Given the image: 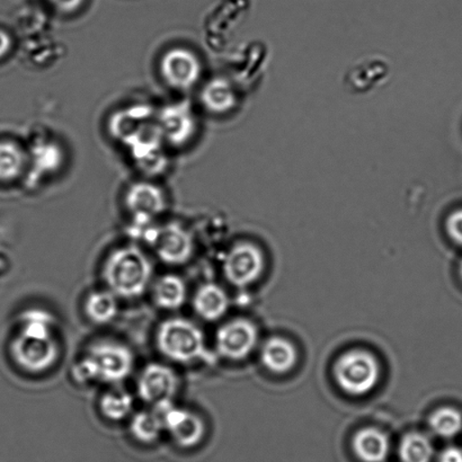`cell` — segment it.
<instances>
[{
	"mask_svg": "<svg viewBox=\"0 0 462 462\" xmlns=\"http://www.w3.org/2000/svg\"><path fill=\"white\" fill-rule=\"evenodd\" d=\"M352 448L356 458L362 462H384L388 458L391 443L386 434L378 429L366 428L353 438Z\"/></svg>",
	"mask_w": 462,
	"mask_h": 462,
	"instance_id": "15",
	"label": "cell"
},
{
	"mask_svg": "<svg viewBox=\"0 0 462 462\" xmlns=\"http://www.w3.org/2000/svg\"><path fill=\"white\" fill-rule=\"evenodd\" d=\"M50 3H52L54 6L61 9V11L70 12L74 11L77 7L80 6V4L84 2V0H49Z\"/></svg>",
	"mask_w": 462,
	"mask_h": 462,
	"instance_id": "28",
	"label": "cell"
},
{
	"mask_svg": "<svg viewBox=\"0 0 462 462\" xmlns=\"http://www.w3.org/2000/svg\"><path fill=\"white\" fill-rule=\"evenodd\" d=\"M264 267V260L256 246L252 244H237L225 258L224 272L230 283L237 287L255 282Z\"/></svg>",
	"mask_w": 462,
	"mask_h": 462,
	"instance_id": "9",
	"label": "cell"
},
{
	"mask_svg": "<svg viewBox=\"0 0 462 462\" xmlns=\"http://www.w3.org/2000/svg\"><path fill=\"white\" fill-rule=\"evenodd\" d=\"M430 428L439 437L454 438L462 430V415L452 407H442L430 418Z\"/></svg>",
	"mask_w": 462,
	"mask_h": 462,
	"instance_id": "24",
	"label": "cell"
},
{
	"mask_svg": "<svg viewBox=\"0 0 462 462\" xmlns=\"http://www.w3.org/2000/svg\"><path fill=\"white\" fill-rule=\"evenodd\" d=\"M152 273L151 260L135 246L116 249L103 265V279L117 298L142 297L152 282Z\"/></svg>",
	"mask_w": 462,
	"mask_h": 462,
	"instance_id": "3",
	"label": "cell"
},
{
	"mask_svg": "<svg viewBox=\"0 0 462 462\" xmlns=\"http://www.w3.org/2000/svg\"><path fill=\"white\" fill-rule=\"evenodd\" d=\"M446 229L450 238L462 246V209L456 210L448 217Z\"/></svg>",
	"mask_w": 462,
	"mask_h": 462,
	"instance_id": "26",
	"label": "cell"
},
{
	"mask_svg": "<svg viewBox=\"0 0 462 462\" xmlns=\"http://www.w3.org/2000/svg\"><path fill=\"white\" fill-rule=\"evenodd\" d=\"M99 411L104 418L112 422H120L133 413L134 398L122 389H115V391L104 393L101 397Z\"/></svg>",
	"mask_w": 462,
	"mask_h": 462,
	"instance_id": "21",
	"label": "cell"
},
{
	"mask_svg": "<svg viewBox=\"0 0 462 462\" xmlns=\"http://www.w3.org/2000/svg\"><path fill=\"white\" fill-rule=\"evenodd\" d=\"M153 409L161 414L165 431L170 433L176 445L184 449L200 445L206 436V424L200 416L176 407L171 402L153 406Z\"/></svg>",
	"mask_w": 462,
	"mask_h": 462,
	"instance_id": "6",
	"label": "cell"
},
{
	"mask_svg": "<svg viewBox=\"0 0 462 462\" xmlns=\"http://www.w3.org/2000/svg\"><path fill=\"white\" fill-rule=\"evenodd\" d=\"M180 379L169 365L149 364L140 373L137 392L142 401L157 406L171 402L179 392Z\"/></svg>",
	"mask_w": 462,
	"mask_h": 462,
	"instance_id": "7",
	"label": "cell"
},
{
	"mask_svg": "<svg viewBox=\"0 0 462 462\" xmlns=\"http://www.w3.org/2000/svg\"><path fill=\"white\" fill-rule=\"evenodd\" d=\"M434 449L431 441L423 434H406L401 442L400 458L402 462H431Z\"/></svg>",
	"mask_w": 462,
	"mask_h": 462,
	"instance_id": "22",
	"label": "cell"
},
{
	"mask_svg": "<svg viewBox=\"0 0 462 462\" xmlns=\"http://www.w3.org/2000/svg\"><path fill=\"white\" fill-rule=\"evenodd\" d=\"M297 350L287 339L273 337L262 350V361L267 369L275 374H284L297 364Z\"/></svg>",
	"mask_w": 462,
	"mask_h": 462,
	"instance_id": "17",
	"label": "cell"
},
{
	"mask_svg": "<svg viewBox=\"0 0 462 462\" xmlns=\"http://www.w3.org/2000/svg\"><path fill=\"white\" fill-rule=\"evenodd\" d=\"M162 74L171 88L189 89L200 79V61L196 54L189 50L176 48L162 58Z\"/></svg>",
	"mask_w": 462,
	"mask_h": 462,
	"instance_id": "11",
	"label": "cell"
},
{
	"mask_svg": "<svg viewBox=\"0 0 462 462\" xmlns=\"http://www.w3.org/2000/svg\"><path fill=\"white\" fill-rule=\"evenodd\" d=\"M11 38L4 31H0V58L6 56V53L11 49Z\"/></svg>",
	"mask_w": 462,
	"mask_h": 462,
	"instance_id": "29",
	"label": "cell"
},
{
	"mask_svg": "<svg viewBox=\"0 0 462 462\" xmlns=\"http://www.w3.org/2000/svg\"><path fill=\"white\" fill-rule=\"evenodd\" d=\"M229 299L223 288L215 283L201 285L193 297V310L200 319L216 321L228 310Z\"/></svg>",
	"mask_w": 462,
	"mask_h": 462,
	"instance_id": "14",
	"label": "cell"
},
{
	"mask_svg": "<svg viewBox=\"0 0 462 462\" xmlns=\"http://www.w3.org/2000/svg\"><path fill=\"white\" fill-rule=\"evenodd\" d=\"M54 316L43 310H29L20 319V332L12 344L14 360L29 374H43L59 357Z\"/></svg>",
	"mask_w": 462,
	"mask_h": 462,
	"instance_id": "1",
	"label": "cell"
},
{
	"mask_svg": "<svg viewBox=\"0 0 462 462\" xmlns=\"http://www.w3.org/2000/svg\"><path fill=\"white\" fill-rule=\"evenodd\" d=\"M126 206L134 216V225L146 226L164 211L166 203L161 189L149 183H138L126 194Z\"/></svg>",
	"mask_w": 462,
	"mask_h": 462,
	"instance_id": "12",
	"label": "cell"
},
{
	"mask_svg": "<svg viewBox=\"0 0 462 462\" xmlns=\"http://www.w3.org/2000/svg\"><path fill=\"white\" fill-rule=\"evenodd\" d=\"M439 462H462V450L456 447L447 448L439 456Z\"/></svg>",
	"mask_w": 462,
	"mask_h": 462,
	"instance_id": "27",
	"label": "cell"
},
{
	"mask_svg": "<svg viewBox=\"0 0 462 462\" xmlns=\"http://www.w3.org/2000/svg\"><path fill=\"white\" fill-rule=\"evenodd\" d=\"M26 162L25 152L14 143H0V180H12L21 175Z\"/></svg>",
	"mask_w": 462,
	"mask_h": 462,
	"instance_id": "23",
	"label": "cell"
},
{
	"mask_svg": "<svg viewBox=\"0 0 462 462\" xmlns=\"http://www.w3.org/2000/svg\"><path fill=\"white\" fill-rule=\"evenodd\" d=\"M202 103L208 110L225 113L235 106V93L227 80L215 79L205 86L201 93Z\"/></svg>",
	"mask_w": 462,
	"mask_h": 462,
	"instance_id": "20",
	"label": "cell"
},
{
	"mask_svg": "<svg viewBox=\"0 0 462 462\" xmlns=\"http://www.w3.org/2000/svg\"><path fill=\"white\" fill-rule=\"evenodd\" d=\"M156 344L162 355L176 364H193L207 359L209 353L202 330L184 319L162 321L157 328Z\"/></svg>",
	"mask_w": 462,
	"mask_h": 462,
	"instance_id": "4",
	"label": "cell"
},
{
	"mask_svg": "<svg viewBox=\"0 0 462 462\" xmlns=\"http://www.w3.org/2000/svg\"><path fill=\"white\" fill-rule=\"evenodd\" d=\"M257 330L251 321L235 319L221 326L217 332V351L229 360H243L254 350Z\"/></svg>",
	"mask_w": 462,
	"mask_h": 462,
	"instance_id": "10",
	"label": "cell"
},
{
	"mask_svg": "<svg viewBox=\"0 0 462 462\" xmlns=\"http://www.w3.org/2000/svg\"><path fill=\"white\" fill-rule=\"evenodd\" d=\"M338 386L350 395L370 393L379 382L378 361L369 352L355 350L339 356L334 366Z\"/></svg>",
	"mask_w": 462,
	"mask_h": 462,
	"instance_id": "5",
	"label": "cell"
},
{
	"mask_svg": "<svg viewBox=\"0 0 462 462\" xmlns=\"http://www.w3.org/2000/svg\"><path fill=\"white\" fill-rule=\"evenodd\" d=\"M151 244L158 258L169 265L185 264L194 251L191 233L179 224L171 223L157 228Z\"/></svg>",
	"mask_w": 462,
	"mask_h": 462,
	"instance_id": "8",
	"label": "cell"
},
{
	"mask_svg": "<svg viewBox=\"0 0 462 462\" xmlns=\"http://www.w3.org/2000/svg\"><path fill=\"white\" fill-rule=\"evenodd\" d=\"M134 352L115 341L93 343L71 370L72 378L80 383H119L133 374Z\"/></svg>",
	"mask_w": 462,
	"mask_h": 462,
	"instance_id": "2",
	"label": "cell"
},
{
	"mask_svg": "<svg viewBox=\"0 0 462 462\" xmlns=\"http://www.w3.org/2000/svg\"><path fill=\"white\" fill-rule=\"evenodd\" d=\"M152 296L153 301L162 310H178L187 302V283L178 275L166 274L156 281Z\"/></svg>",
	"mask_w": 462,
	"mask_h": 462,
	"instance_id": "16",
	"label": "cell"
},
{
	"mask_svg": "<svg viewBox=\"0 0 462 462\" xmlns=\"http://www.w3.org/2000/svg\"><path fill=\"white\" fill-rule=\"evenodd\" d=\"M116 298L110 290L90 293L85 301L86 315L97 325L111 323L119 311V303H117Z\"/></svg>",
	"mask_w": 462,
	"mask_h": 462,
	"instance_id": "18",
	"label": "cell"
},
{
	"mask_svg": "<svg viewBox=\"0 0 462 462\" xmlns=\"http://www.w3.org/2000/svg\"><path fill=\"white\" fill-rule=\"evenodd\" d=\"M460 275H461V278H462V262H461V264H460Z\"/></svg>",
	"mask_w": 462,
	"mask_h": 462,
	"instance_id": "30",
	"label": "cell"
},
{
	"mask_svg": "<svg viewBox=\"0 0 462 462\" xmlns=\"http://www.w3.org/2000/svg\"><path fill=\"white\" fill-rule=\"evenodd\" d=\"M60 152L52 143L43 144L34 149L33 161L36 162H47V171L56 170L60 165Z\"/></svg>",
	"mask_w": 462,
	"mask_h": 462,
	"instance_id": "25",
	"label": "cell"
},
{
	"mask_svg": "<svg viewBox=\"0 0 462 462\" xmlns=\"http://www.w3.org/2000/svg\"><path fill=\"white\" fill-rule=\"evenodd\" d=\"M130 431L135 440L151 445L161 438L165 429L161 414L153 409L134 414L131 419Z\"/></svg>",
	"mask_w": 462,
	"mask_h": 462,
	"instance_id": "19",
	"label": "cell"
},
{
	"mask_svg": "<svg viewBox=\"0 0 462 462\" xmlns=\"http://www.w3.org/2000/svg\"><path fill=\"white\" fill-rule=\"evenodd\" d=\"M196 119L187 104L180 103L164 107L158 116V129L162 139L173 144H183L196 133Z\"/></svg>",
	"mask_w": 462,
	"mask_h": 462,
	"instance_id": "13",
	"label": "cell"
}]
</instances>
